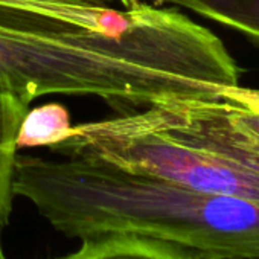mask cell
Segmentation results:
<instances>
[{"instance_id":"5","label":"cell","mask_w":259,"mask_h":259,"mask_svg":"<svg viewBox=\"0 0 259 259\" xmlns=\"http://www.w3.org/2000/svg\"><path fill=\"white\" fill-rule=\"evenodd\" d=\"M63 259H203L171 242L138 235H104L82 241L81 248Z\"/></svg>"},{"instance_id":"11","label":"cell","mask_w":259,"mask_h":259,"mask_svg":"<svg viewBox=\"0 0 259 259\" xmlns=\"http://www.w3.org/2000/svg\"><path fill=\"white\" fill-rule=\"evenodd\" d=\"M2 230V229H0ZM0 259H8L7 257V254H5V251H4V245H2V236H0Z\"/></svg>"},{"instance_id":"10","label":"cell","mask_w":259,"mask_h":259,"mask_svg":"<svg viewBox=\"0 0 259 259\" xmlns=\"http://www.w3.org/2000/svg\"><path fill=\"white\" fill-rule=\"evenodd\" d=\"M117 2L123 7V10H132L141 4V0H117Z\"/></svg>"},{"instance_id":"6","label":"cell","mask_w":259,"mask_h":259,"mask_svg":"<svg viewBox=\"0 0 259 259\" xmlns=\"http://www.w3.org/2000/svg\"><path fill=\"white\" fill-rule=\"evenodd\" d=\"M29 110V102L8 93L0 92V229L10 224L14 192L16 160L19 156L17 135L20 123Z\"/></svg>"},{"instance_id":"3","label":"cell","mask_w":259,"mask_h":259,"mask_svg":"<svg viewBox=\"0 0 259 259\" xmlns=\"http://www.w3.org/2000/svg\"><path fill=\"white\" fill-rule=\"evenodd\" d=\"M125 232L176 244L203 259H259V201L142 176L120 203Z\"/></svg>"},{"instance_id":"8","label":"cell","mask_w":259,"mask_h":259,"mask_svg":"<svg viewBox=\"0 0 259 259\" xmlns=\"http://www.w3.org/2000/svg\"><path fill=\"white\" fill-rule=\"evenodd\" d=\"M72 126L67 108L58 102L29 108L19 128L17 148H51L69 136Z\"/></svg>"},{"instance_id":"7","label":"cell","mask_w":259,"mask_h":259,"mask_svg":"<svg viewBox=\"0 0 259 259\" xmlns=\"http://www.w3.org/2000/svg\"><path fill=\"white\" fill-rule=\"evenodd\" d=\"M156 7H179L233 29L259 46V0H151Z\"/></svg>"},{"instance_id":"9","label":"cell","mask_w":259,"mask_h":259,"mask_svg":"<svg viewBox=\"0 0 259 259\" xmlns=\"http://www.w3.org/2000/svg\"><path fill=\"white\" fill-rule=\"evenodd\" d=\"M223 98L230 99L232 102L238 104L239 107L259 113V89H247L241 87L239 84L235 87H230L221 93Z\"/></svg>"},{"instance_id":"4","label":"cell","mask_w":259,"mask_h":259,"mask_svg":"<svg viewBox=\"0 0 259 259\" xmlns=\"http://www.w3.org/2000/svg\"><path fill=\"white\" fill-rule=\"evenodd\" d=\"M117 0H0V10L37 14L98 32H120L133 22L136 7L116 10Z\"/></svg>"},{"instance_id":"1","label":"cell","mask_w":259,"mask_h":259,"mask_svg":"<svg viewBox=\"0 0 259 259\" xmlns=\"http://www.w3.org/2000/svg\"><path fill=\"white\" fill-rule=\"evenodd\" d=\"M239 70L207 28L169 7L139 4L120 32L0 20V92L96 96L117 114L156 102L213 98Z\"/></svg>"},{"instance_id":"2","label":"cell","mask_w":259,"mask_h":259,"mask_svg":"<svg viewBox=\"0 0 259 259\" xmlns=\"http://www.w3.org/2000/svg\"><path fill=\"white\" fill-rule=\"evenodd\" d=\"M233 108L223 96L156 102L73 125L64 141L48 150L259 201V138L236 122Z\"/></svg>"}]
</instances>
